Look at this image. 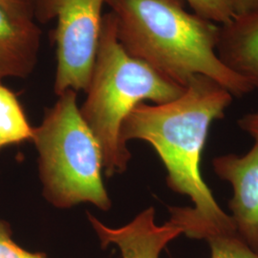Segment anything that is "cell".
<instances>
[{"label": "cell", "instance_id": "cell-1", "mask_svg": "<svg viewBox=\"0 0 258 258\" xmlns=\"http://www.w3.org/2000/svg\"><path fill=\"white\" fill-rule=\"evenodd\" d=\"M232 99L219 83L198 75L174 101L138 104L121 126L122 142H148L166 167L167 185L192 201L194 207L169 208L168 220L190 239L208 241L237 234L231 216L222 210L204 181L200 167L210 127L225 116Z\"/></svg>", "mask_w": 258, "mask_h": 258}, {"label": "cell", "instance_id": "cell-2", "mask_svg": "<svg viewBox=\"0 0 258 258\" xmlns=\"http://www.w3.org/2000/svg\"><path fill=\"white\" fill-rule=\"evenodd\" d=\"M118 39L129 55L185 87L198 75L219 83L234 97L253 91L216 52L219 27L185 10L184 0H106Z\"/></svg>", "mask_w": 258, "mask_h": 258}, {"label": "cell", "instance_id": "cell-3", "mask_svg": "<svg viewBox=\"0 0 258 258\" xmlns=\"http://www.w3.org/2000/svg\"><path fill=\"white\" fill-rule=\"evenodd\" d=\"M184 91L183 86L129 55L118 39L114 15H103L87 97L80 110L100 144L105 175L127 169L131 153L120 130L131 111L145 101H174Z\"/></svg>", "mask_w": 258, "mask_h": 258}, {"label": "cell", "instance_id": "cell-4", "mask_svg": "<svg viewBox=\"0 0 258 258\" xmlns=\"http://www.w3.org/2000/svg\"><path fill=\"white\" fill-rule=\"evenodd\" d=\"M39 173L47 201L58 209L90 203L108 211L111 200L102 181V149L83 118L77 92L66 90L47 108L34 128Z\"/></svg>", "mask_w": 258, "mask_h": 258}, {"label": "cell", "instance_id": "cell-5", "mask_svg": "<svg viewBox=\"0 0 258 258\" xmlns=\"http://www.w3.org/2000/svg\"><path fill=\"white\" fill-rule=\"evenodd\" d=\"M106 0H35L34 19H56L54 32L56 68L54 90L86 91L102 31Z\"/></svg>", "mask_w": 258, "mask_h": 258}, {"label": "cell", "instance_id": "cell-6", "mask_svg": "<svg viewBox=\"0 0 258 258\" xmlns=\"http://www.w3.org/2000/svg\"><path fill=\"white\" fill-rule=\"evenodd\" d=\"M216 175L231 184L229 202L236 233L258 253V145L244 155L225 154L212 160Z\"/></svg>", "mask_w": 258, "mask_h": 258}, {"label": "cell", "instance_id": "cell-7", "mask_svg": "<svg viewBox=\"0 0 258 258\" xmlns=\"http://www.w3.org/2000/svg\"><path fill=\"white\" fill-rule=\"evenodd\" d=\"M88 219L102 248L116 246L121 258H160L166 246L182 234L181 230L169 221L157 225L152 207L117 229L105 226L91 213H88Z\"/></svg>", "mask_w": 258, "mask_h": 258}, {"label": "cell", "instance_id": "cell-8", "mask_svg": "<svg viewBox=\"0 0 258 258\" xmlns=\"http://www.w3.org/2000/svg\"><path fill=\"white\" fill-rule=\"evenodd\" d=\"M41 29L33 19L16 18L0 8V82L27 78L37 62Z\"/></svg>", "mask_w": 258, "mask_h": 258}, {"label": "cell", "instance_id": "cell-9", "mask_svg": "<svg viewBox=\"0 0 258 258\" xmlns=\"http://www.w3.org/2000/svg\"><path fill=\"white\" fill-rule=\"evenodd\" d=\"M216 52L224 64L258 90V11L221 24Z\"/></svg>", "mask_w": 258, "mask_h": 258}, {"label": "cell", "instance_id": "cell-10", "mask_svg": "<svg viewBox=\"0 0 258 258\" xmlns=\"http://www.w3.org/2000/svg\"><path fill=\"white\" fill-rule=\"evenodd\" d=\"M34 127L17 95L0 82V150L31 141Z\"/></svg>", "mask_w": 258, "mask_h": 258}, {"label": "cell", "instance_id": "cell-11", "mask_svg": "<svg viewBox=\"0 0 258 258\" xmlns=\"http://www.w3.org/2000/svg\"><path fill=\"white\" fill-rule=\"evenodd\" d=\"M211 249V258H258L237 234L213 237L207 241Z\"/></svg>", "mask_w": 258, "mask_h": 258}, {"label": "cell", "instance_id": "cell-12", "mask_svg": "<svg viewBox=\"0 0 258 258\" xmlns=\"http://www.w3.org/2000/svg\"><path fill=\"white\" fill-rule=\"evenodd\" d=\"M194 14L214 23L225 24L233 17L231 0H184Z\"/></svg>", "mask_w": 258, "mask_h": 258}, {"label": "cell", "instance_id": "cell-13", "mask_svg": "<svg viewBox=\"0 0 258 258\" xmlns=\"http://www.w3.org/2000/svg\"><path fill=\"white\" fill-rule=\"evenodd\" d=\"M0 258H47L41 252H32L21 248L13 238L9 224L0 219Z\"/></svg>", "mask_w": 258, "mask_h": 258}, {"label": "cell", "instance_id": "cell-14", "mask_svg": "<svg viewBox=\"0 0 258 258\" xmlns=\"http://www.w3.org/2000/svg\"><path fill=\"white\" fill-rule=\"evenodd\" d=\"M35 0H0V8L19 19H34Z\"/></svg>", "mask_w": 258, "mask_h": 258}, {"label": "cell", "instance_id": "cell-15", "mask_svg": "<svg viewBox=\"0 0 258 258\" xmlns=\"http://www.w3.org/2000/svg\"><path fill=\"white\" fill-rule=\"evenodd\" d=\"M238 125L243 131L254 139V143L258 145V112L249 113L241 117L238 120Z\"/></svg>", "mask_w": 258, "mask_h": 258}, {"label": "cell", "instance_id": "cell-16", "mask_svg": "<svg viewBox=\"0 0 258 258\" xmlns=\"http://www.w3.org/2000/svg\"><path fill=\"white\" fill-rule=\"evenodd\" d=\"M234 17L258 11V0H231Z\"/></svg>", "mask_w": 258, "mask_h": 258}]
</instances>
